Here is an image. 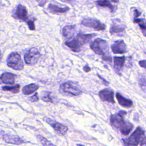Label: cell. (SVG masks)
Masks as SVG:
<instances>
[{
    "label": "cell",
    "mask_w": 146,
    "mask_h": 146,
    "mask_svg": "<svg viewBox=\"0 0 146 146\" xmlns=\"http://www.w3.org/2000/svg\"><path fill=\"white\" fill-rule=\"evenodd\" d=\"M90 47L95 53L102 55L103 60L110 62H111V58L108 52V46L106 40L100 38H96L92 42Z\"/></svg>",
    "instance_id": "obj_1"
},
{
    "label": "cell",
    "mask_w": 146,
    "mask_h": 146,
    "mask_svg": "<svg viewBox=\"0 0 146 146\" xmlns=\"http://www.w3.org/2000/svg\"><path fill=\"white\" fill-rule=\"evenodd\" d=\"M123 141L124 146H137L140 143L142 146L145 144L144 131L140 127H137L128 139L123 140Z\"/></svg>",
    "instance_id": "obj_2"
},
{
    "label": "cell",
    "mask_w": 146,
    "mask_h": 146,
    "mask_svg": "<svg viewBox=\"0 0 146 146\" xmlns=\"http://www.w3.org/2000/svg\"><path fill=\"white\" fill-rule=\"evenodd\" d=\"M7 66L16 70H21L23 68V63L20 55L17 52L10 54L7 59Z\"/></svg>",
    "instance_id": "obj_3"
},
{
    "label": "cell",
    "mask_w": 146,
    "mask_h": 146,
    "mask_svg": "<svg viewBox=\"0 0 146 146\" xmlns=\"http://www.w3.org/2000/svg\"><path fill=\"white\" fill-rule=\"evenodd\" d=\"M81 25L88 27H91L96 31H103L106 29V25L95 18H87L82 20Z\"/></svg>",
    "instance_id": "obj_4"
},
{
    "label": "cell",
    "mask_w": 146,
    "mask_h": 146,
    "mask_svg": "<svg viewBox=\"0 0 146 146\" xmlns=\"http://www.w3.org/2000/svg\"><path fill=\"white\" fill-rule=\"evenodd\" d=\"M40 55L38 50L35 47H33L25 54L24 59L26 64L33 65L38 62Z\"/></svg>",
    "instance_id": "obj_5"
},
{
    "label": "cell",
    "mask_w": 146,
    "mask_h": 146,
    "mask_svg": "<svg viewBox=\"0 0 146 146\" xmlns=\"http://www.w3.org/2000/svg\"><path fill=\"white\" fill-rule=\"evenodd\" d=\"M127 112L124 111H120L117 113L112 115L110 117V123L113 127L119 128L120 126L124 122V116Z\"/></svg>",
    "instance_id": "obj_6"
},
{
    "label": "cell",
    "mask_w": 146,
    "mask_h": 146,
    "mask_svg": "<svg viewBox=\"0 0 146 146\" xmlns=\"http://www.w3.org/2000/svg\"><path fill=\"white\" fill-rule=\"evenodd\" d=\"M125 26L124 24L121 23L118 19H115L112 21L110 32L111 34H118L123 33L125 31Z\"/></svg>",
    "instance_id": "obj_7"
},
{
    "label": "cell",
    "mask_w": 146,
    "mask_h": 146,
    "mask_svg": "<svg viewBox=\"0 0 146 146\" xmlns=\"http://www.w3.org/2000/svg\"><path fill=\"white\" fill-rule=\"evenodd\" d=\"M61 87L65 93L72 96H78L82 94V91L78 87L68 82L62 84Z\"/></svg>",
    "instance_id": "obj_8"
},
{
    "label": "cell",
    "mask_w": 146,
    "mask_h": 146,
    "mask_svg": "<svg viewBox=\"0 0 146 146\" xmlns=\"http://www.w3.org/2000/svg\"><path fill=\"white\" fill-rule=\"evenodd\" d=\"M111 50L114 54H124L127 52V47L123 40H116L111 46Z\"/></svg>",
    "instance_id": "obj_9"
},
{
    "label": "cell",
    "mask_w": 146,
    "mask_h": 146,
    "mask_svg": "<svg viewBox=\"0 0 146 146\" xmlns=\"http://www.w3.org/2000/svg\"><path fill=\"white\" fill-rule=\"evenodd\" d=\"M99 95L100 98L103 101L108 102L111 103H115V100L113 99L114 93L113 92L109 89H104L99 91Z\"/></svg>",
    "instance_id": "obj_10"
},
{
    "label": "cell",
    "mask_w": 146,
    "mask_h": 146,
    "mask_svg": "<svg viewBox=\"0 0 146 146\" xmlns=\"http://www.w3.org/2000/svg\"><path fill=\"white\" fill-rule=\"evenodd\" d=\"M15 18L23 21H26L28 19L27 11L25 6L22 5H18L15 12Z\"/></svg>",
    "instance_id": "obj_11"
},
{
    "label": "cell",
    "mask_w": 146,
    "mask_h": 146,
    "mask_svg": "<svg viewBox=\"0 0 146 146\" xmlns=\"http://www.w3.org/2000/svg\"><path fill=\"white\" fill-rule=\"evenodd\" d=\"M3 140L10 144H21L24 143V141L19 136L16 135H9L7 134H4L2 135Z\"/></svg>",
    "instance_id": "obj_12"
},
{
    "label": "cell",
    "mask_w": 146,
    "mask_h": 146,
    "mask_svg": "<svg viewBox=\"0 0 146 146\" xmlns=\"http://www.w3.org/2000/svg\"><path fill=\"white\" fill-rule=\"evenodd\" d=\"M65 44L75 52H78L81 51L82 44L76 37L71 40L66 42Z\"/></svg>",
    "instance_id": "obj_13"
},
{
    "label": "cell",
    "mask_w": 146,
    "mask_h": 146,
    "mask_svg": "<svg viewBox=\"0 0 146 146\" xmlns=\"http://www.w3.org/2000/svg\"><path fill=\"white\" fill-rule=\"evenodd\" d=\"M76 33V27L74 25H68L63 29V35L67 39H71Z\"/></svg>",
    "instance_id": "obj_14"
},
{
    "label": "cell",
    "mask_w": 146,
    "mask_h": 146,
    "mask_svg": "<svg viewBox=\"0 0 146 146\" xmlns=\"http://www.w3.org/2000/svg\"><path fill=\"white\" fill-rule=\"evenodd\" d=\"M15 79V75L9 73V72H5L3 73L0 76V80L7 84H13L14 83Z\"/></svg>",
    "instance_id": "obj_15"
},
{
    "label": "cell",
    "mask_w": 146,
    "mask_h": 146,
    "mask_svg": "<svg viewBox=\"0 0 146 146\" xmlns=\"http://www.w3.org/2000/svg\"><path fill=\"white\" fill-rule=\"evenodd\" d=\"M116 98L118 101L119 104L124 107L130 108L133 105V102L131 100L125 98L119 93L116 94Z\"/></svg>",
    "instance_id": "obj_16"
},
{
    "label": "cell",
    "mask_w": 146,
    "mask_h": 146,
    "mask_svg": "<svg viewBox=\"0 0 146 146\" xmlns=\"http://www.w3.org/2000/svg\"><path fill=\"white\" fill-rule=\"evenodd\" d=\"M96 35L95 34H82V33H79L76 38L78 39L82 46L87 43L89 42L91 39Z\"/></svg>",
    "instance_id": "obj_17"
},
{
    "label": "cell",
    "mask_w": 146,
    "mask_h": 146,
    "mask_svg": "<svg viewBox=\"0 0 146 146\" xmlns=\"http://www.w3.org/2000/svg\"><path fill=\"white\" fill-rule=\"evenodd\" d=\"M133 124L129 121H124V122L119 128L120 132L124 135H128L130 133V132L133 129Z\"/></svg>",
    "instance_id": "obj_18"
},
{
    "label": "cell",
    "mask_w": 146,
    "mask_h": 146,
    "mask_svg": "<svg viewBox=\"0 0 146 146\" xmlns=\"http://www.w3.org/2000/svg\"><path fill=\"white\" fill-rule=\"evenodd\" d=\"M125 58L124 56H115L113 58V63H114V67L115 70L117 71H120L123 68L124 64L125 63Z\"/></svg>",
    "instance_id": "obj_19"
},
{
    "label": "cell",
    "mask_w": 146,
    "mask_h": 146,
    "mask_svg": "<svg viewBox=\"0 0 146 146\" xmlns=\"http://www.w3.org/2000/svg\"><path fill=\"white\" fill-rule=\"evenodd\" d=\"M48 8L51 13H64L70 10V8L67 6H66L64 7H60L52 4H49L48 6Z\"/></svg>",
    "instance_id": "obj_20"
},
{
    "label": "cell",
    "mask_w": 146,
    "mask_h": 146,
    "mask_svg": "<svg viewBox=\"0 0 146 146\" xmlns=\"http://www.w3.org/2000/svg\"><path fill=\"white\" fill-rule=\"evenodd\" d=\"M52 128L59 133H60L61 135H65L67 131H68V127L59 123H55L53 124H51Z\"/></svg>",
    "instance_id": "obj_21"
},
{
    "label": "cell",
    "mask_w": 146,
    "mask_h": 146,
    "mask_svg": "<svg viewBox=\"0 0 146 146\" xmlns=\"http://www.w3.org/2000/svg\"><path fill=\"white\" fill-rule=\"evenodd\" d=\"M39 88V86L34 83H32L25 86L22 89V92L24 95H30L36 91Z\"/></svg>",
    "instance_id": "obj_22"
},
{
    "label": "cell",
    "mask_w": 146,
    "mask_h": 146,
    "mask_svg": "<svg viewBox=\"0 0 146 146\" xmlns=\"http://www.w3.org/2000/svg\"><path fill=\"white\" fill-rule=\"evenodd\" d=\"M95 3L100 7H108L111 12H113L115 10L114 6L108 0H99L95 2Z\"/></svg>",
    "instance_id": "obj_23"
},
{
    "label": "cell",
    "mask_w": 146,
    "mask_h": 146,
    "mask_svg": "<svg viewBox=\"0 0 146 146\" xmlns=\"http://www.w3.org/2000/svg\"><path fill=\"white\" fill-rule=\"evenodd\" d=\"M133 22L135 23H138L140 29L143 31V35L144 36H146V25H145V19L144 18L139 19V18H135L133 19Z\"/></svg>",
    "instance_id": "obj_24"
},
{
    "label": "cell",
    "mask_w": 146,
    "mask_h": 146,
    "mask_svg": "<svg viewBox=\"0 0 146 146\" xmlns=\"http://www.w3.org/2000/svg\"><path fill=\"white\" fill-rule=\"evenodd\" d=\"M20 88V86L19 84H17L14 86L9 87V86H4L2 87V90L3 91H11L13 93L16 94L18 93L19 91Z\"/></svg>",
    "instance_id": "obj_25"
},
{
    "label": "cell",
    "mask_w": 146,
    "mask_h": 146,
    "mask_svg": "<svg viewBox=\"0 0 146 146\" xmlns=\"http://www.w3.org/2000/svg\"><path fill=\"white\" fill-rule=\"evenodd\" d=\"M37 137L40 141V143L42 144L43 146H56L52 143H51L50 141H48L47 139L44 138V137L40 136V135H38Z\"/></svg>",
    "instance_id": "obj_26"
},
{
    "label": "cell",
    "mask_w": 146,
    "mask_h": 146,
    "mask_svg": "<svg viewBox=\"0 0 146 146\" xmlns=\"http://www.w3.org/2000/svg\"><path fill=\"white\" fill-rule=\"evenodd\" d=\"M44 94H43L41 99H42L43 101L47 102H54L52 100V98L51 96V92H43Z\"/></svg>",
    "instance_id": "obj_27"
},
{
    "label": "cell",
    "mask_w": 146,
    "mask_h": 146,
    "mask_svg": "<svg viewBox=\"0 0 146 146\" xmlns=\"http://www.w3.org/2000/svg\"><path fill=\"white\" fill-rule=\"evenodd\" d=\"M27 25L29 26V28L31 30H34L35 29L34 23L32 20H29L27 21Z\"/></svg>",
    "instance_id": "obj_28"
},
{
    "label": "cell",
    "mask_w": 146,
    "mask_h": 146,
    "mask_svg": "<svg viewBox=\"0 0 146 146\" xmlns=\"http://www.w3.org/2000/svg\"><path fill=\"white\" fill-rule=\"evenodd\" d=\"M139 84H140V86H141V88H143V90L144 91H145V79L144 76L143 78H141V79L140 80Z\"/></svg>",
    "instance_id": "obj_29"
},
{
    "label": "cell",
    "mask_w": 146,
    "mask_h": 146,
    "mask_svg": "<svg viewBox=\"0 0 146 146\" xmlns=\"http://www.w3.org/2000/svg\"><path fill=\"white\" fill-rule=\"evenodd\" d=\"M29 100L31 102H36L39 100V97H38V93H35L33 96H31L29 98Z\"/></svg>",
    "instance_id": "obj_30"
},
{
    "label": "cell",
    "mask_w": 146,
    "mask_h": 146,
    "mask_svg": "<svg viewBox=\"0 0 146 146\" xmlns=\"http://www.w3.org/2000/svg\"><path fill=\"white\" fill-rule=\"evenodd\" d=\"M133 15H134V19L137 18L138 17H139L141 15V13L138 11L137 9H135L133 11Z\"/></svg>",
    "instance_id": "obj_31"
},
{
    "label": "cell",
    "mask_w": 146,
    "mask_h": 146,
    "mask_svg": "<svg viewBox=\"0 0 146 146\" xmlns=\"http://www.w3.org/2000/svg\"><path fill=\"white\" fill-rule=\"evenodd\" d=\"M139 65L143 68H145V60H140L139 62Z\"/></svg>",
    "instance_id": "obj_32"
},
{
    "label": "cell",
    "mask_w": 146,
    "mask_h": 146,
    "mask_svg": "<svg viewBox=\"0 0 146 146\" xmlns=\"http://www.w3.org/2000/svg\"><path fill=\"white\" fill-rule=\"evenodd\" d=\"M98 77L100 79H102V82H103V83L105 84V85H106V86H107L108 84V82L107 81V80H106V79H104L103 78H102L101 76H100L99 74H98Z\"/></svg>",
    "instance_id": "obj_33"
},
{
    "label": "cell",
    "mask_w": 146,
    "mask_h": 146,
    "mask_svg": "<svg viewBox=\"0 0 146 146\" xmlns=\"http://www.w3.org/2000/svg\"><path fill=\"white\" fill-rule=\"evenodd\" d=\"M83 69H84V71L85 72H89V71L91 70L90 67L88 65H86V66L84 67Z\"/></svg>",
    "instance_id": "obj_34"
},
{
    "label": "cell",
    "mask_w": 146,
    "mask_h": 146,
    "mask_svg": "<svg viewBox=\"0 0 146 146\" xmlns=\"http://www.w3.org/2000/svg\"><path fill=\"white\" fill-rule=\"evenodd\" d=\"M112 2H115V3H118L119 2V0H111Z\"/></svg>",
    "instance_id": "obj_35"
},
{
    "label": "cell",
    "mask_w": 146,
    "mask_h": 146,
    "mask_svg": "<svg viewBox=\"0 0 146 146\" xmlns=\"http://www.w3.org/2000/svg\"><path fill=\"white\" fill-rule=\"evenodd\" d=\"M62 1H63V2H68L70 0H60Z\"/></svg>",
    "instance_id": "obj_36"
},
{
    "label": "cell",
    "mask_w": 146,
    "mask_h": 146,
    "mask_svg": "<svg viewBox=\"0 0 146 146\" xmlns=\"http://www.w3.org/2000/svg\"><path fill=\"white\" fill-rule=\"evenodd\" d=\"M77 146H84V145H80V144H78Z\"/></svg>",
    "instance_id": "obj_37"
}]
</instances>
